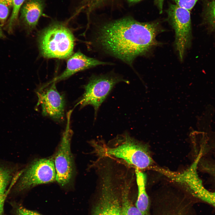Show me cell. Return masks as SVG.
I'll use <instances>...</instances> for the list:
<instances>
[{
	"label": "cell",
	"mask_w": 215,
	"mask_h": 215,
	"mask_svg": "<svg viewBox=\"0 0 215 215\" xmlns=\"http://www.w3.org/2000/svg\"><path fill=\"white\" fill-rule=\"evenodd\" d=\"M160 31L157 23L141 22L127 17L103 24L96 39L105 53L131 65L137 57L159 44L156 37Z\"/></svg>",
	"instance_id": "1"
},
{
	"label": "cell",
	"mask_w": 215,
	"mask_h": 215,
	"mask_svg": "<svg viewBox=\"0 0 215 215\" xmlns=\"http://www.w3.org/2000/svg\"><path fill=\"white\" fill-rule=\"evenodd\" d=\"M113 141L115 144L113 146L96 142H93V145L100 156L121 159L139 170L152 165L153 159L147 147L127 133L117 136Z\"/></svg>",
	"instance_id": "2"
},
{
	"label": "cell",
	"mask_w": 215,
	"mask_h": 215,
	"mask_svg": "<svg viewBox=\"0 0 215 215\" xmlns=\"http://www.w3.org/2000/svg\"><path fill=\"white\" fill-rule=\"evenodd\" d=\"M38 41L41 53L46 58L67 59L73 54L74 37L63 23L50 25L41 33Z\"/></svg>",
	"instance_id": "3"
},
{
	"label": "cell",
	"mask_w": 215,
	"mask_h": 215,
	"mask_svg": "<svg viewBox=\"0 0 215 215\" xmlns=\"http://www.w3.org/2000/svg\"><path fill=\"white\" fill-rule=\"evenodd\" d=\"M56 176L54 163L51 159H36L22 170L15 189L22 192L39 185L53 182Z\"/></svg>",
	"instance_id": "4"
},
{
	"label": "cell",
	"mask_w": 215,
	"mask_h": 215,
	"mask_svg": "<svg viewBox=\"0 0 215 215\" xmlns=\"http://www.w3.org/2000/svg\"><path fill=\"white\" fill-rule=\"evenodd\" d=\"M127 82L122 77L113 74L91 76L88 83L84 86L85 92L76 106L81 108L91 105L94 108L95 117L98 110L113 87L121 82Z\"/></svg>",
	"instance_id": "5"
},
{
	"label": "cell",
	"mask_w": 215,
	"mask_h": 215,
	"mask_svg": "<svg viewBox=\"0 0 215 215\" xmlns=\"http://www.w3.org/2000/svg\"><path fill=\"white\" fill-rule=\"evenodd\" d=\"M72 111V110H70L67 113L65 128L56 153L54 162L56 181L62 186L70 183L74 171L73 160L70 149L73 131L70 127V121Z\"/></svg>",
	"instance_id": "6"
},
{
	"label": "cell",
	"mask_w": 215,
	"mask_h": 215,
	"mask_svg": "<svg viewBox=\"0 0 215 215\" xmlns=\"http://www.w3.org/2000/svg\"><path fill=\"white\" fill-rule=\"evenodd\" d=\"M175 33L174 45L180 60L182 61L190 45L191 24L190 11L176 4H171L168 11Z\"/></svg>",
	"instance_id": "7"
},
{
	"label": "cell",
	"mask_w": 215,
	"mask_h": 215,
	"mask_svg": "<svg viewBox=\"0 0 215 215\" xmlns=\"http://www.w3.org/2000/svg\"><path fill=\"white\" fill-rule=\"evenodd\" d=\"M53 82L36 92L37 106H40L43 115L54 121L62 122L65 119V100L64 95L58 91Z\"/></svg>",
	"instance_id": "8"
},
{
	"label": "cell",
	"mask_w": 215,
	"mask_h": 215,
	"mask_svg": "<svg viewBox=\"0 0 215 215\" xmlns=\"http://www.w3.org/2000/svg\"><path fill=\"white\" fill-rule=\"evenodd\" d=\"M111 173L105 172L102 174L100 196L105 205V215H121V206L115 179Z\"/></svg>",
	"instance_id": "9"
},
{
	"label": "cell",
	"mask_w": 215,
	"mask_h": 215,
	"mask_svg": "<svg viewBox=\"0 0 215 215\" xmlns=\"http://www.w3.org/2000/svg\"><path fill=\"white\" fill-rule=\"evenodd\" d=\"M112 64V63L101 61L88 57L78 51L68 58L66 67L64 72L42 87H44L52 83L64 80L79 71L99 65Z\"/></svg>",
	"instance_id": "10"
},
{
	"label": "cell",
	"mask_w": 215,
	"mask_h": 215,
	"mask_svg": "<svg viewBox=\"0 0 215 215\" xmlns=\"http://www.w3.org/2000/svg\"><path fill=\"white\" fill-rule=\"evenodd\" d=\"M45 0H26L20 10V20L29 31L34 30L42 15Z\"/></svg>",
	"instance_id": "11"
},
{
	"label": "cell",
	"mask_w": 215,
	"mask_h": 215,
	"mask_svg": "<svg viewBox=\"0 0 215 215\" xmlns=\"http://www.w3.org/2000/svg\"><path fill=\"white\" fill-rule=\"evenodd\" d=\"M135 173L138 190L136 206L145 215H148L149 201L146 190V175L137 168L136 169Z\"/></svg>",
	"instance_id": "12"
},
{
	"label": "cell",
	"mask_w": 215,
	"mask_h": 215,
	"mask_svg": "<svg viewBox=\"0 0 215 215\" xmlns=\"http://www.w3.org/2000/svg\"><path fill=\"white\" fill-rule=\"evenodd\" d=\"M189 191L194 197L215 207V192L206 189L199 177L195 180Z\"/></svg>",
	"instance_id": "13"
},
{
	"label": "cell",
	"mask_w": 215,
	"mask_h": 215,
	"mask_svg": "<svg viewBox=\"0 0 215 215\" xmlns=\"http://www.w3.org/2000/svg\"><path fill=\"white\" fill-rule=\"evenodd\" d=\"M123 182L121 188V215H145L136 206H134L129 198V184Z\"/></svg>",
	"instance_id": "14"
},
{
	"label": "cell",
	"mask_w": 215,
	"mask_h": 215,
	"mask_svg": "<svg viewBox=\"0 0 215 215\" xmlns=\"http://www.w3.org/2000/svg\"><path fill=\"white\" fill-rule=\"evenodd\" d=\"M198 167L202 172L208 174L215 185V153L212 156H205L203 153L199 161Z\"/></svg>",
	"instance_id": "15"
},
{
	"label": "cell",
	"mask_w": 215,
	"mask_h": 215,
	"mask_svg": "<svg viewBox=\"0 0 215 215\" xmlns=\"http://www.w3.org/2000/svg\"><path fill=\"white\" fill-rule=\"evenodd\" d=\"M188 210L184 203H169L155 215H188Z\"/></svg>",
	"instance_id": "16"
},
{
	"label": "cell",
	"mask_w": 215,
	"mask_h": 215,
	"mask_svg": "<svg viewBox=\"0 0 215 215\" xmlns=\"http://www.w3.org/2000/svg\"><path fill=\"white\" fill-rule=\"evenodd\" d=\"M26 0H13L12 12L6 29L9 33H12L17 24L21 8Z\"/></svg>",
	"instance_id": "17"
},
{
	"label": "cell",
	"mask_w": 215,
	"mask_h": 215,
	"mask_svg": "<svg viewBox=\"0 0 215 215\" xmlns=\"http://www.w3.org/2000/svg\"><path fill=\"white\" fill-rule=\"evenodd\" d=\"M13 169L11 167L0 165V194L4 193L12 179Z\"/></svg>",
	"instance_id": "18"
},
{
	"label": "cell",
	"mask_w": 215,
	"mask_h": 215,
	"mask_svg": "<svg viewBox=\"0 0 215 215\" xmlns=\"http://www.w3.org/2000/svg\"><path fill=\"white\" fill-rule=\"evenodd\" d=\"M13 0H0V25L5 23L9 12L13 7Z\"/></svg>",
	"instance_id": "19"
},
{
	"label": "cell",
	"mask_w": 215,
	"mask_h": 215,
	"mask_svg": "<svg viewBox=\"0 0 215 215\" xmlns=\"http://www.w3.org/2000/svg\"><path fill=\"white\" fill-rule=\"evenodd\" d=\"M18 178V175L16 174L12 179L8 189L4 193L0 194V215H4V206L5 200L11 188L15 184Z\"/></svg>",
	"instance_id": "20"
},
{
	"label": "cell",
	"mask_w": 215,
	"mask_h": 215,
	"mask_svg": "<svg viewBox=\"0 0 215 215\" xmlns=\"http://www.w3.org/2000/svg\"><path fill=\"white\" fill-rule=\"evenodd\" d=\"M208 18L210 23L215 29V0H213L209 4Z\"/></svg>",
	"instance_id": "21"
},
{
	"label": "cell",
	"mask_w": 215,
	"mask_h": 215,
	"mask_svg": "<svg viewBox=\"0 0 215 215\" xmlns=\"http://www.w3.org/2000/svg\"><path fill=\"white\" fill-rule=\"evenodd\" d=\"M199 0H174L176 4L190 11Z\"/></svg>",
	"instance_id": "22"
},
{
	"label": "cell",
	"mask_w": 215,
	"mask_h": 215,
	"mask_svg": "<svg viewBox=\"0 0 215 215\" xmlns=\"http://www.w3.org/2000/svg\"><path fill=\"white\" fill-rule=\"evenodd\" d=\"M93 215H105L104 202L100 196L98 202L94 208Z\"/></svg>",
	"instance_id": "23"
},
{
	"label": "cell",
	"mask_w": 215,
	"mask_h": 215,
	"mask_svg": "<svg viewBox=\"0 0 215 215\" xmlns=\"http://www.w3.org/2000/svg\"><path fill=\"white\" fill-rule=\"evenodd\" d=\"M15 213L16 215H42L36 212L27 209L21 206H18L16 208Z\"/></svg>",
	"instance_id": "24"
},
{
	"label": "cell",
	"mask_w": 215,
	"mask_h": 215,
	"mask_svg": "<svg viewBox=\"0 0 215 215\" xmlns=\"http://www.w3.org/2000/svg\"><path fill=\"white\" fill-rule=\"evenodd\" d=\"M164 0H156L160 13L162 12Z\"/></svg>",
	"instance_id": "25"
},
{
	"label": "cell",
	"mask_w": 215,
	"mask_h": 215,
	"mask_svg": "<svg viewBox=\"0 0 215 215\" xmlns=\"http://www.w3.org/2000/svg\"><path fill=\"white\" fill-rule=\"evenodd\" d=\"M5 36L1 28V26L0 25V38H5Z\"/></svg>",
	"instance_id": "26"
},
{
	"label": "cell",
	"mask_w": 215,
	"mask_h": 215,
	"mask_svg": "<svg viewBox=\"0 0 215 215\" xmlns=\"http://www.w3.org/2000/svg\"><path fill=\"white\" fill-rule=\"evenodd\" d=\"M129 2H134L138 1L141 0H128Z\"/></svg>",
	"instance_id": "27"
}]
</instances>
